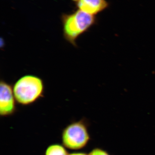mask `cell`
Wrapping results in <instances>:
<instances>
[{
	"mask_svg": "<svg viewBox=\"0 0 155 155\" xmlns=\"http://www.w3.org/2000/svg\"><path fill=\"white\" fill-rule=\"evenodd\" d=\"M61 18L64 38L75 47H77L78 38L96 23L94 15L79 9L70 14H63Z\"/></svg>",
	"mask_w": 155,
	"mask_h": 155,
	"instance_id": "6da1fadb",
	"label": "cell"
},
{
	"mask_svg": "<svg viewBox=\"0 0 155 155\" xmlns=\"http://www.w3.org/2000/svg\"><path fill=\"white\" fill-rule=\"evenodd\" d=\"M13 88L17 103L21 106L31 105L44 97V82L36 75H23L15 82Z\"/></svg>",
	"mask_w": 155,
	"mask_h": 155,
	"instance_id": "7a4b0ae2",
	"label": "cell"
},
{
	"mask_svg": "<svg viewBox=\"0 0 155 155\" xmlns=\"http://www.w3.org/2000/svg\"><path fill=\"white\" fill-rule=\"evenodd\" d=\"M89 123L86 118L73 121L62 131V144L67 149L78 150L84 148L91 139L89 131Z\"/></svg>",
	"mask_w": 155,
	"mask_h": 155,
	"instance_id": "3957f363",
	"label": "cell"
},
{
	"mask_svg": "<svg viewBox=\"0 0 155 155\" xmlns=\"http://www.w3.org/2000/svg\"><path fill=\"white\" fill-rule=\"evenodd\" d=\"M17 102L13 86L1 79L0 81V115L6 117L13 116L17 111Z\"/></svg>",
	"mask_w": 155,
	"mask_h": 155,
	"instance_id": "277c9868",
	"label": "cell"
},
{
	"mask_svg": "<svg viewBox=\"0 0 155 155\" xmlns=\"http://www.w3.org/2000/svg\"><path fill=\"white\" fill-rule=\"evenodd\" d=\"M78 9L94 15L104 11L108 7L106 0H72Z\"/></svg>",
	"mask_w": 155,
	"mask_h": 155,
	"instance_id": "5b68a950",
	"label": "cell"
},
{
	"mask_svg": "<svg viewBox=\"0 0 155 155\" xmlns=\"http://www.w3.org/2000/svg\"><path fill=\"white\" fill-rule=\"evenodd\" d=\"M67 148L63 144L54 143L46 149L45 155H69Z\"/></svg>",
	"mask_w": 155,
	"mask_h": 155,
	"instance_id": "8992f818",
	"label": "cell"
},
{
	"mask_svg": "<svg viewBox=\"0 0 155 155\" xmlns=\"http://www.w3.org/2000/svg\"><path fill=\"white\" fill-rule=\"evenodd\" d=\"M88 155H111L107 151L101 148H94L88 153Z\"/></svg>",
	"mask_w": 155,
	"mask_h": 155,
	"instance_id": "52a82bcc",
	"label": "cell"
},
{
	"mask_svg": "<svg viewBox=\"0 0 155 155\" xmlns=\"http://www.w3.org/2000/svg\"><path fill=\"white\" fill-rule=\"evenodd\" d=\"M69 155H88V154L84 152H75L69 153Z\"/></svg>",
	"mask_w": 155,
	"mask_h": 155,
	"instance_id": "ba28073f",
	"label": "cell"
}]
</instances>
